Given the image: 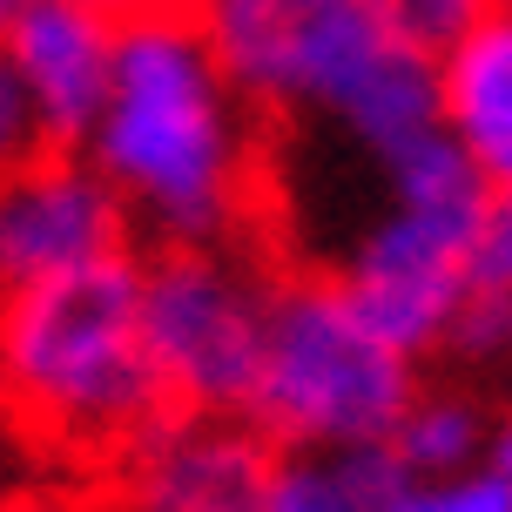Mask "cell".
<instances>
[{
    "instance_id": "cell-6",
    "label": "cell",
    "mask_w": 512,
    "mask_h": 512,
    "mask_svg": "<svg viewBox=\"0 0 512 512\" xmlns=\"http://www.w3.org/2000/svg\"><path fill=\"white\" fill-rule=\"evenodd\" d=\"M270 290L230 243H162L135 263V310L142 344L162 378V398L189 411H243L256 364Z\"/></svg>"
},
{
    "instance_id": "cell-11",
    "label": "cell",
    "mask_w": 512,
    "mask_h": 512,
    "mask_svg": "<svg viewBox=\"0 0 512 512\" xmlns=\"http://www.w3.org/2000/svg\"><path fill=\"white\" fill-rule=\"evenodd\" d=\"M486 445H492L486 398H472L459 384H418L391 438L378 445V459L391 479H452V472H479Z\"/></svg>"
},
{
    "instance_id": "cell-21",
    "label": "cell",
    "mask_w": 512,
    "mask_h": 512,
    "mask_svg": "<svg viewBox=\"0 0 512 512\" xmlns=\"http://www.w3.org/2000/svg\"><path fill=\"white\" fill-rule=\"evenodd\" d=\"M14 14H21V0H0V27L14 21Z\"/></svg>"
},
{
    "instance_id": "cell-14",
    "label": "cell",
    "mask_w": 512,
    "mask_h": 512,
    "mask_svg": "<svg viewBox=\"0 0 512 512\" xmlns=\"http://www.w3.org/2000/svg\"><path fill=\"white\" fill-rule=\"evenodd\" d=\"M472 290H479V310L512 297V189H486L479 236H472Z\"/></svg>"
},
{
    "instance_id": "cell-7",
    "label": "cell",
    "mask_w": 512,
    "mask_h": 512,
    "mask_svg": "<svg viewBox=\"0 0 512 512\" xmlns=\"http://www.w3.org/2000/svg\"><path fill=\"white\" fill-rule=\"evenodd\" d=\"M128 250V209L81 149H41L0 176V297Z\"/></svg>"
},
{
    "instance_id": "cell-1",
    "label": "cell",
    "mask_w": 512,
    "mask_h": 512,
    "mask_svg": "<svg viewBox=\"0 0 512 512\" xmlns=\"http://www.w3.org/2000/svg\"><path fill=\"white\" fill-rule=\"evenodd\" d=\"M81 155L128 209V230L155 243H236L263 203L256 102L189 7H135L122 21L115 81Z\"/></svg>"
},
{
    "instance_id": "cell-13",
    "label": "cell",
    "mask_w": 512,
    "mask_h": 512,
    "mask_svg": "<svg viewBox=\"0 0 512 512\" xmlns=\"http://www.w3.org/2000/svg\"><path fill=\"white\" fill-rule=\"evenodd\" d=\"M371 512H512V486L492 465L452 479H384Z\"/></svg>"
},
{
    "instance_id": "cell-8",
    "label": "cell",
    "mask_w": 512,
    "mask_h": 512,
    "mask_svg": "<svg viewBox=\"0 0 512 512\" xmlns=\"http://www.w3.org/2000/svg\"><path fill=\"white\" fill-rule=\"evenodd\" d=\"M270 472V438L243 411L162 405L115 452V486L128 512H256Z\"/></svg>"
},
{
    "instance_id": "cell-2",
    "label": "cell",
    "mask_w": 512,
    "mask_h": 512,
    "mask_svg": "<svg viewBox=\"0 0 512 512\" xmlns=\"http://www.w3.org/2000/svg\"><path fill=\"white\" fill-rule=\"evenodd\" d=\"M196 21L263 115L317 122L364 169L438 128L432 48L384 0H203Z\"/></svg>"
},
{
    "instance_id": "cell-17",
    "label": "cell",
    "mask_w": 512,
    "mask_h": 512,
    "mask_svg": "<svg viewBox=\"0 0 512 512\" xmlns=\"http://www.w3.org/2000/svg\"><path fill=\"white\" fill-rule=\"evenodd\" d=\"M465 344H479V351H492L499 364H512V297L479 310V317H472V331H465Z\"/></svg>"
},
{
    "instance_id": "cell-5",
    "label": "cell",
    "mask_w": 512,
    "mask_h": 512,
    "mask_svg": "<svg viewBox=\"0 0 512 512\" xmlns=\"http://www.w3.org/2000/svg\"><path fill=\"white\" fill-rule=\"evenodd\" d=\"M418 358L398 337L371 324L364 304L337 277H297L270 290L263 364L250 384L256 432L283 452H378L398 411L418 391Z\"/></svg>"
},
{
    "instance_id": "cell-16",
    "label": "cell",
    "mask_w": 512,
    "mask_h": 512,
    "mask_svg": "<svg viewBox=\"0 0 512 512\" xmlns=\"http://www.w3.org/2000/svg\"><path fill=\"white\" fill-rule=\"evenodd\" d=\"M41 149H48V128H41V115L27 102V88L14 81V68L0 61V176L21 169V162H34Z\"/></svg>"
},
{
    "instance_id": "cell-4",
    "label": "cell",
    "mask_w": 512,
    "mask_h": 512,
    "mask_svg": "<svg viewBox=\"0 0 512 512\" xmlns=\"http://www.w3.org/2000/svg\"><path fill=\"white\" fill-rule=\"evenodd\" d=\"M479 209H486V176L432 128L411 149L371 162V203L337 236V283L411 358L465 344L479 317V290H472Z\"/></svg>"
},
{
    "instance_id": "cell-18",
    "label": "cell",
    "mask_w": 512,
    "mask_h": 512,
    "mask_svg": "<svg viewBox=\"0 0 512 512\" xmlns=\"http://www.w3.org/2000/svg\"><path fill=\"white\" fill-rule=\"evenodd\" d=\"M486 465H492V472H499V479L512 486V398H506L499 411H492V445H486Z\"/></svg>"
},
{
    "instance_id": "cell-12",
    "label": "cell",
    "mask_w": 512,
    "mask_h": 512,
    "mask_svg": "<svg viewBox=\"0 0 512 512\" xmlns=\"http://www.w3.org/2000/svg\"><path fill=\"white\" fill-rule=\"evenodd\" d=\"M384 459L358 452V459H337V452H290L277 459L263 506L256 512H371L384 492Z\"/></svg>"
},
{
    "instance_id": "cell-19",
    "label": "cell",
    "mask_w": 512,
    "mask_h": 512,
    "mask_svg": "<svg viewBox=\"0 0 512 512\" xmlns=\"http://www.w3.org/2000/svg\"><path fill=\"white\" fill-rule=\"evenodd\" d=\"M7 512H61V506H48V499H21V506H7Z\"/></svg>"
},
{
    "instance_id": "cell-9",
    "label": "cell",
    "mask_w": 512,
    "mask_h": 512,
    "mask_svg": "<svg viewBox=\"0 0 512 512\" xmlns=\"http://www.w3.org/2000/svg\"><path fill=\"white\" fill-rule=\"evenodd\" d=\"M115 48H122L115 0H21V14L0 27V61L27 88L48 149L88 142L115 81Z\"/></svg>"
},
{
    "instance_id": "cell-20",
    "label": "cell",
    "mask_w": 512,
    "mask_h": 512,
    "mask_svg": "<svg viewBox=\"0 0 512 512\" xmlns=\"http://www.w3.org/2000/svg\"><path fill=\"white\" fill-rule=\"evenodd\" d=\"M142 7H189V14H196L203 0H142Z\"/></svg>"
},
{
    "instance_id": "cell-3",
    "label": "cell",
    "mask_w": 512,
    "mask_h": 512,
    "mask_svg": "<svg viewBox=\"0 0 512 512\" xmlns=\"http://www.w3.org/2000/svg\"><path fill=\"white\" fill-rule=\"evenodd\" d=\"M0 405L68 452H122L169 405L128 256L0 297Z\"/></svg>"
},
{
    "instance_id": "cell-10",
    "label": "cell",
    "mask_w": 512,
    "mask_h": 512,
    "mask_svg": "<svg viewBox=\"0 0 512 512\" xmlns=\"http://www.w3.org/2000/svg\"><path fill=\"white\" fill-rule=\"evenodd\" d=\"M438 135L486 176V189H512V0L432 54Z\"/></svg>"
},
{
    "instance_id": "cell-15",
    "label": "cell",
    "mask_w": 512,
    "mask_h": 512,
    "mask_svg": "<svg viewBox=\"0 0 512 512\" xmlns=\"http://www.w3.org/2000/svg\"><path fill=\"white\" fill-rule=\"evenodd\" d=\"M499 0H384V14L405 27L418 48H452L459 34H472V27L486 21Z\"/></svg>"
}]
</instances>
